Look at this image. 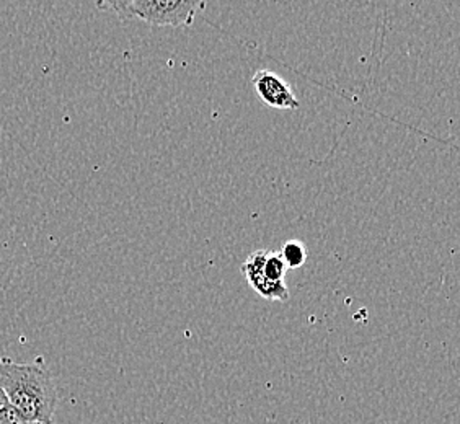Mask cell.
<instances>
[{
	"instance_id": "4",
	"label": "cell",
	"mask_w": 460,
	"mask_h": 424,
	"mask_svg": "<svg viewBox=\"0 0 460 424\" xmlns=\"http://www.w3.org/2000/svg\"><path fill=\"white\" fill-rule=\"evenodd\" d=\"M261 250L263 248H260L257 252H253L252 255H248L247 260L240 266V271L245 276L250 287L258 292L261 297H265L268 301L286 302L289 299V289L286 286V281H283V283L268 281L260 271Z\"/></svg>"
},
{
	"instance_id": "2",
	"label": "cell",
	"mask_w": 460,
	"mask_h": 424,
	"mask_svg": "<svg viewBox=\"0 0 460 424\" xmlns=\"http://www.w3.org/2000/svg\"><path fill=\"white\" fill-rule=\"evenodd\" d=\"M203 0H116L100 2L98 9L113 10L123 20H142L155 27H191L199 12L206 9Z\"/></svg>"
},
{
	"instance_id": "5",
	"label": "cell",
	"mask_w": 460,
	"mask_h": 424,
	"mask_svg": "<svg viewBox=\"0 0 460 424\" xmlns=\"http://www.w3.org/2000/svg\"><path fill=\"white\" fill-rule=\"evenodd\" d=\"M279 253H281L288 269H297L307 261V247L302 243L301 240L286 242L283 248L279 250Z\"/></svg>"
},
{
	"instance_id": "3",
	"label": "cell",
	"mask_w": 460,
	"mask_h": 424,
	"mask_svg": "<svg viewBox=\"0 0 460 424\" xmlns=\"http://www.w3.org/2000/svg\"><path fill=\"white\" fill-rule=\"evenodd\" d=\"M252 85L260 100L276 110H297L301 102L294 95L291 85L276 72L260 69L252 77Z\"/></svg>"
},
{
	"instance_id": "6",
	"label": "cell",
	"mask_w": 460,
	"mask_h": 424,
	"mask_svg": "<svg viewBox=\"0 0 460 424\" xmlns=\"http://www.w3.org/2000/svg\"><path fill=\"white\" fill-rule=\"evenodd\" d=\"M0 424H53L38 423V421H30L25 416L20 415L15 408L10 407L9 403L5 407L0 408Z\"/></svg>"
},
{
	"instance_id": "7",
	"label": "cell",
	"mask_w": 460,
	"mask_h": 424,
	"mask_svg": "<svg viewBox=\"0 0 460 424\" xmlns=\"http://www.w3.org/2000/svg\"><path fill=\"white\" fill-rule=\"evenodd\" d=\"M7 405V398L4 395V392L0 390V408L5 407Z\"/></svg>"
},
{
	"instance_id": "1",
	"label": "cell",
	"mask_w": 460,
	"mask_h": 424,
	"mask_svg": "<svg viewBox=\"0 0 460 424\" xmlns=\"http://www.w3.org/2000/svg\"><path fill=\"white\" fill-rule=\"evenodd\" d=\"M0 390L10 407L30 421L53 423L58 390L53 375L43 366L15 363L9 358H2Z\"/></svg>"
}]
</instances>
